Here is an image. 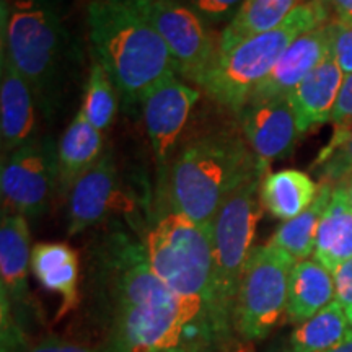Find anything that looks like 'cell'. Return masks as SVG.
Masks as SVG:
<instances>
[{
    "instance_id": "19",
    "label": "cell",
    "mask_w": 352,
    "mask_h": 352,
    "mask_svg": "<svg viewBox=\"0 0 352 352\" xmlns=\"http://www.w3.org/2000/svg\"><path fill=\"white\" fill-rule=\"evenodd\" d=\"M352 258V201L349 183L334 184L333 196L318 226L314 259L334 271Z\"/></svg>"
},
{
    "instance_id": "18",
    "label": "cell",
    "mask_w": 352,
    "mask_h": 352,
    "mask_svg": "<svg viewBox=\"0 0 352 352\" xmlns=\"http://www.w3.org/2000/svg\"><path fill=\"white\" fill-rule=\"evenodd\" d=\"M32 272L44 289L59 294L63 297L57 320L69 311H74L80 302L78 279H80V263L78 254L67 243H38L33 246Z\"/></svg>"
},
{
    "instance_id": "28",
    "label": "cell",
    "mask_w": 352,
    "mask_h": 352,
    "mask_svg": "<svg viewBox=\"0 0 352 352\" xmlns=\"http://www.w3.org/2000/svg\"><path fill=\"white\" fill-rule=\"evenodd\" d=\"M176 2L191 8L210 26L223 21L230 23L245 0H176Z\"/></svg>"
},
{
    "instance_id": "12",
    "label": "cell",
    "mask_w": 352,
    "mask_h": 352,
    "mask_svg": "<svg viewBox=\"0 0 352 352\" xmlns=\"http://www.w3.org/2000/svg\"><path fill=\"white\" fill-rule=\"evenodd\" d=\"M199 96V90L179 80L176 74L158 82L145 96L142 104L145 129L160 165L168 164L176 140Z\"/></svg>"
},
{
    "instance_id": "36",
    "label": "cell",
    "mask_w": 352,
    "mask_h": 352,
    "mask_svg": "<svg viewBox=\"0 0 352 352\" xmlns=\"http://www.w3.org/2000/svg\"><path fill=\"white\" fill-rule=\"evenodd\" d=\"M279 352H292V351H290V349H289V351H279Z\"/></svg>"
},
{
    "instance_id": "14",
    "label": "cell",
    "mask_w": 352,
    "mask_h": 352,
    "mask_svg": "<svg viewBox=\"0 0 352 352\" xmlns=\"http://www.w3.org/2000/svg\"><path fill=\"white\" fill-rule=\"evenodd\" d=\"M331 51V20L303 33L285 52L271 74L250 95L246 104L263 103L289 96L290 91L318 65Z\"/></svg>"
},
{
    "instance_id": "31",
    "label": "cell",
    "mask_w": 352,
    "mask_h": 352,
    "mask_svg": "<svg viewBox=\"0 0 352 352\" xmlns=\"http://www.w3.org/2000/svg\"><path fill=\"white\" fill-rule=\"evenodd\" d=\"M334 300L346 311L352 324V258L333 271Z\"/></svg>"
},
{
    "instance_id": "10",
    "label": "cell",
    "mask_w": 352,
    "mask_h": 352,
    "mask_svg": "<svg viewBox=\"0 0 352 352\" xmlns=\"http://www.w3.org/2000/svg\"><path fill=\"white\" fill-rule=\"evenodd\" d=\"M3 210L38 217L50 209L59 191L57 145L51 138H34L2 158L0 173Z\"/></svg>"
},
{
    "instance_id": "23",
    "label": "cell",
    "mask_w": 352,
    "mask_h": 352,
    "mask_svg": "<svg viewBox=\"0 0 352 352\" xmlns=\"http://www.w3.org/2000/svg\"><path fill=\"white\" fill-rule=\"evenodd\" d=\"M300 3L302 0H245L220 33L219 52H226L246 39L277 28Z\"/></svg>"
},
{
    "instance_id": "30",
    "label": "cell",
    "mask_w": 352,
    "mask_h": 352,
    "mask_svg": "<svg viewBox=\"0 0 352 352\" xmlns=\"http://www.w3.org/2000/svg\"><path fill=\"white\" fill-rule=\"evenodd\" d=\"M12 352H108V349L104 344L88 346L60 340V338H46V340L33 342V344L26 342Z\"/></svg>"
},
{
    "instance_id": "15",
    "label": "cell",
    "mask_w": 352,
    "mask_h": 352,
    "mask_svg": "<svg viewBox=\"0 0 352 352\" xmlns=\"http://www.w3.org/2000/svg\"><path fill=\"white\" fill-rule=\"evenodd\" d=\"M36 98L15 65L0 50V135L3 157L32 142L36 132Z\"/></svg>"
},
{
    "instance_id": "8",
    "label": "cell",
    "mask_w": 352,
    "mask_h": 352,
    "mask_svg": "<svg viewBox=\"0 0 352 352\" xmlns=\"http://www.w3.org/2000/svg\"><path fill=\"white\" fill-rule=\"evenodd\" d=\"M297 261L277 246H254L241 274L235 307L233 331L240 340H266L287 310L289 279Z\"/></svg>"
},
{
    "instance_id": "24",
    "label": "cell",
    "mask_w": 352,
    "mask_h": 352,
    "mask_svg": "<svg viewBox=\"0 0 352 352\" xmlns=\"http://www.w3.org/2000/svg\"><path fill=\"white\" fill-rule=\"evenodd\" d=\"M334 184L320 183V191L316 199L297 217L283 222L270 240L271 245L277 246L296 261L314 256L315 240L318 226L333 196Z\"/></svg>"
},
{
    "instance_id": "35",
    "label": "cell",
    "mask_w": 352,
    "mask_h": 352,
    "mask_svg": "<svg viewBox=\"0 0 352 352\" xmlns=\"http://www.w3.org/2000/svg\"><path fill=\"white\" fill-rule=\"evenodd\" d=\"M347 183H349V195H351V201H352V176H351L349 182H347Z\"/></svg>"
},
{
    "instance_id": "7",
    "label": "cell",
    "mask_w": 352,
    "mask_h": 352,
    "mask_svg": "<svg viewBox=\"0 0 352 352\" xmlns=\"http://www.w3.org/2000/svg\"><path fill=\"white\" fill-rule=\"evenodd\" d=\"M264 175V171H258L241 183L223 201L212 222L215 315L228 341L235 334L233 307L240 279L254 248V235L263 214L259 188Z\"/></svg>"
},
{
    "instance_id": "17",
    "label": "cell",
    "mask_w": 352,
    "mask_h": 352,
    "mask_svg": "<svg viewBox=\"0 0 352 352\" xmlns=\"http://www.w3.org/2000/svg\"><path fill=\"white\" fill-rule=\"evenodd\" d=\"M344 74L329 51L316 67L289 94L300 134L331 122Z\"/></svg>"
},
{
    "instance_id": "16",
    "label": "cell",
    "mask_w": 352,
    "mask_h": 352,
    "mask_svg": "<svg viewBox=\"0 0 352 352\" xmlns=\"http://www.w3.org/2000/svg\"><path fill=\"white\" fill-rule=\"evenodd\" d=\"M33 246L25 215L2 210L0 222V303L10 307L13 316L28 298V274Z\"/></svg>"
},
{
    "instance_id": "34",
    "label": "cell",
    "mask_w": 352,
    "mask_h": 352,
    "mask_svg": "<svg viewBox=\"0 0 352 352\" xmlns=\"http://www.w3.org/2000/svg\"><path fill=\"white\" fill-rule=\"evenodd\" d=\"M329 352H352V331L349 336L346 338V341H342L340 346L334 347V349H331Z\"/></svg>"
},
{
    "instance_id": "5",
    "label": "cell",
    "mask_w": 352,
    "mask_h": 352,
    "mask_svg": "<svg viewBox=\"0 0 352 352\" xmlns=\"http://www.w3.org/2000/svg\"><path fill=\"white\" fill-rule=\"evenodd\" d=\"M2 51L32 87L44 116L57 113L72 47L59 13L47 0H2Z\"/></svg>"
},
{
    "instance_id": "3",
    "label": "cell",
    "mask_w": 352,
    "mask_h": 352,
    "mask_svg": "<svg viewBox=\"0 0 352 352\" xmlns=\"http://www.w3.org/2000/svg\"><path fill=\"white\" fill-rule=\"evenodd\" d=\"M142 240L153 274L226 351L230 341L223 336L215 315L212 227L166 210L147 228Z\"/></svg>"
},
{
    "instance_id": "25",
    "label": "cell",
    "mask_w": 352,
    "mask_h": 352,
    "mask_svg": "<svg viewBox=\"0 0 352 352\" xmlns=\"http://www.w3.org/2000/svg\"><path fill=\"white\" fill-rule=\"evenodd\" d=\"M352 331L346 311L336 300L320 310L290 333L289 344L292 352H329L338 347Z\"/></svg>"
},
{
    "instance_id": "21",
    "label": "cell",
    "mask_w": 352,
    "mask_h": 352,
    "mask_svg": "<svg viewBox=\"0 0 352 352\" xmlns=\"http://www.w3.org/2000/svg\"><path fill=\"white\" fill-rule=\"evenodd\" d=\"M331 302H334L333 272L310 258L294 264L285 310L290 323L298 324L311 318Z\"/></svg>"
},
{
    "instance_id": "1",
    "label": "cell",
    "mask_w": 352,
    "mask_h": 352,
    "mask_svg": "<svg viewBox=\"0 0 352 352\" xmlns=\"http://www.w3.org/2000/svg\"><path fill=\"white\" fill-rule=\"evenodd\" d=\"M91 272L108 352H219L222 347L153 274L144 240L113 226L96 241Z\"/></svg>"
},
{
    "instance_id": "22",
    "label": "cell",
    "mask_w": 352,
    "mask_h": 352,
    "mask_svg": "<svg viewBox=\"0 0 352 352\" xmlns=\"http://www.w3.org/2000/svg\"><path fill=\"white\" fill-rule=\"evenodd\" d=\"M318 191V184L303 171L280 170L264 175L259 199L272 217L287 222L302 214L316 199Z\"/></svg>"
},
{
    "instance_id": "11",
    "label": "cell",
    "mask_w": 352,
    "mask_h": 352,
    "mask_svg": "<svg viewBox=\"0 0 352 352\" xmlns=\"http://www.w3.org/2000/svg\"><path fill=\"white\" fill-rule=\"evenodd\" d=\"M67 233H78L104 222L114 214H129L134 204L120 188V176L111 152H104L69 191Z\"/></svg>"
},
{
    "instance_id": "20",
    "label": "cell",
    "mask_w": 352,
    "mask_h": 352,
    "mask_svg": "<svg viewBox=\"0 0 352 352\" xmlns=\"http://www.w3.org/2000/svg\"><path fill=\"white\" fill-rule=\"evenodd\" d=\"M103 132L91 126L80 109L57 144L59 191L69 195L72 184L103 157Z\"/></svg>"
},
{
    "instance_id": "27",
    "label": "cell",
    "mask_w": 352,
    "mask_h": 352,
    "mask_svg": "<svg viewBox=\"0 0 352 352\" xmlns=\"http://www.w3.org/2000/svg\"><path fill=\"white\" fill-rule=\"evenodd\" d=\"M321 183L338 184L352 176V127L334 131L333 138L314 162Z\"/></svg>"
},
{
    "instance_id": "2",
    "label": "cell",
    "mask_w": 352,
    "mask_h": 352,
    "mask_svg": "<svg viewBox=\"0 0 352 352\" xmlns=\"http://www.w3.org/2000/svg\"><path fill=\"white\" fill-rule=\"evenodd\" d=\"M87 21L96 60L127 108L142 107L158 82L176 74L168 46L127 0H91Z\"/></svg>"
},
{
    "instance_id": "4",
    "label": "cell",
    "mask_w": 352,
    "mask_h": 352,
    "mask_svg": "<svg viewBox=\"0 0 352 352\" xmlns=\"http://www.w3.org/2000/svg\"><path fill=\"white\" fill-rule=\"evenodd\" d=\"M264 171L248 140L220 129L188 142L168 176V210L212 227L223 201L246 179ZM267 173V171H264Z\"/></svg>"
},
{
    "instance_id": "32",
    "label": "cell",
    "mask_w": 352,
    "mask_h": 352,
    "mask_svg": "<svg viewBox=\"0 0 352 352\" xmlns=\"http://www.w3.org/2000/svg\"><path fill=\"white\" fill-rule=\"evenodd\" d=\"M331 122L334 131H346L352 127V74L344 77L336 107H334Z\"/></svg>"
},
{
    "instance_id": "9",
    "label": "cell",
    "mask_w": 352,
    "mask_h": 352,
    "mask_svg": "<svg viewBox=\"0 0 352 352\" xmlns=\"http://www.w3.org/2000/svg\"><path fill=\"white\" fill-rule=\"evenodd\" d=\"M164 39L176 74L199 85L219 52L210 26L176 0H127Z\"/></svg>"
},
{
    "instance_id": "29",
    "label": "cell",
    "mask_w": 352,
    "mask_h": 352,
    "mask_svg": "<svg viewBox=\"0 0 352 352\" xmlns=\"http://www.w3.org/2000/svg\"><path fill=\"white\" fill-rule=\"evenodd\" d=\"M331 52L342 74H352V23L331 20Z\"/></svg>"
},
{
    "instance_id": "26",
    "label": "cell",
    "mask_w": 352,
    "mask_h": 352,
    "mask_svg": "<svg viewBox=\"0 0 352 352\" xmlns=\"http://www.w3.org/2000/svg\"><path fill=\"white\" fill-rule=\"evenodd\" d=\"M118 100H120V94L114 87L111 77L108 76L103 65L95 60L87 78L80 111L85 114L91 126L103 132L113 124L114 118H116Z\"/></svg>"
},
{
    "instance_id": "6",
    "label": "cell",
    "mask_w": 352,
    "mask_h": 352,
    "mask_svg": "<svg viewBox=\"0 0 352 352\" xmlns=\"http://www.w3.org/2000/svg\"><path fill=\"white\" fill-rule=\"evenodd\" d=\"M328 21V6L323 0L302 2L277 28L246 39L226 52H217L199 87L219 104L239 113L290 44Z\"/></svg>"
},
{
    "instance_id": "33",
    "label": "cell",
    "mask_w": 352,
    "mask_h": 352,
    "mask_svg": "<svg viewBox=\"0 0 352 352\" xmlns=\"http://www.w3.org/2000/svg\"><path fill=\"white\" fill-rule=\"evenodd\" d=\"M336 13V20L352 23V0H323Z\"/></svg>"
},
{
    "instance_id": "13",
    "label": "cell",
    "mask_w": 352,
    "mask_h": 352,
    "mask_svg": "<svg viewBox=\"0 0 352 352\" xmlns=\"http://www.w3.org/2000/svg\"><path fill=\"white\" fill-rule=\"evenodd\" d=\"M239 114L245 139L264 171L277 158L287 157L302 135L287 96L245 104Z\"/></svg>"
}]
</instances>
